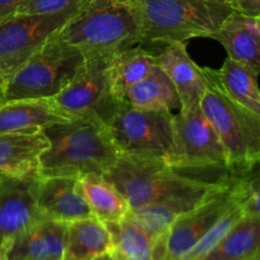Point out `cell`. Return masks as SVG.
I'll list each match as a JSON object with an SVG mask.
<instances>
[{
    "instance_id": "obj_1",
    "label": "cell",
    "mask_w": 260,
    "mask_h": 260,
    "mask_svg": "<svg viewBox=\"0 0 260 260\" xmlns=\"http://www.w3.org/2000/svg\"><path fill=\"white\" fill-rule=\"evenodd\" d=\"M48 147L41 154L38 175H104L119 157L106 124L94 117H76L42 129Z\"/></svg>"
},
{
    "instance_id": "obj_2",
    "label": "cell",
    "mask_w": 260,
    "mask_h": 260,
    "mask_svg": "<svg viewBox=\"0 0 260 260\" xmlns=\"http://www.w3.org/2000/svg\"><path fill=\"white\" fill-rule=\"evenodd\" d=\"M58 35L85 57H111L141 43L139 0H91Z\"/></svg>"
},
{
    "instance_id": "obj_3",
    "label": "cell",
    "mask_w": 260,
    "mask_h": 260,
    "mask_svg": "<svg viewBox=\"0 0 260 260\" xmlns=\"http://www.w3.org/2000/svg\"><path fill=\"white\" fill-rule=\"evenodd\" d=\"M124 197L131 210L169 198H205L220 182L185 177L165 161L119 155L116 164L103 175Z\"/></svg>"
},
{
    "instance_id": "obj_4",
    "label": "cell",
    "mask_w": 260,
    "mask_h": 260,
    "mask_svg": "<svg viewBox=\"0 0 260 260\" xmlns=\"http://www.w3.org/2000/svg\"><path fill=\"white\" fill-rule=\"evenodd\" d=\"M139 9L141 43L212 38L234 12L220 0H139Z\"/></svg>"
},
{
    "instance_id": "obj_5",
    "label": "cell",
    "mask_w": 260,
    "mask_h": 260,
    "mask_svg": "<svg viewBox=\"0 0 260 260\" xmlns=\"http://www.w3.org/2000/svg\"><path fill=\"white\" fill-rule=\"evenodd\" d=\"M58 33L5 80L4 102L53 98L78 75L85 56Z\"/></svg>"
},
{
    "instance_id": "obj_6",
    "label": "cell",
    "mask_w": 260,
    "mask_h": 260,
    "mask_svg": "<svg viewBox=\"0 0 260 260\" xmlns=\"http://www.w3.org/2000/svg\"><path fill=\"white\" fill-rule=\"evenodd\" d=\"M200 106L222 142L231 175L259 161L260 116L231 101L208 79Z\"/></svg>"
},
{
    "instance_id": "obj_7",
    "label": "cell",
    "mask_w": 260,
    "mask_h": 260,
    "mask_svg": "<svg viewBox=\"0 0 260 260\" xmlns=\"http://www.w3.org/2000/svg\"><path fill=\"white\" fill-rule=\"evenodd\" d=\"M172 112L146 111L119 101L106 122L119 155L144 157L174 165Z\"/></svg>"
},
{
    "instance_id": "obj_8",
    "label": "cell",
    "mask_w": 260,
    "mask_h": 260,
    "mask_svg": "<svg viewBox=\"0 0 260 260\" xmlns=\"http://www.w3.org/2000/svg\"><path fill=\"white\" fill-rule=\"evenodd\" d=\"M80 12L71 10L53 14L14 13L0 19V78L7 80Z\"/></svg>"
},
{
    "instance_id": "obj_9",
    "label": "cell",
    "mask_w": 260,
    "mask_h": 260,
    "mask_svg": "<svg viewBox=\"0 0 260 260\" xmlns=\"http://www.w3.org/2000/svg\"><path fill=\"white\" fill-rule=\"evenodd\" d=\"M175 170L217 169L229 172L228 156L217 132L200 107L173 117Z\"/></svg>"
},
{
    "instance_id": "obj_10",
    "label": "cell",
    "mask_w": 260,
    "mask_h": 260,
    "mask_svg": "<svg viewBox=\"0 0 260 260\" xmlns=\"http://www.w3.org/2000/svg\"><path fill=\"white\" fill-rule=\"evenodd\" d=\"M111 57H85L78 75L52 98L61 112L70 118L94 117L106 124L119 103L109 84Z\"/></svg>"
},
{
    "instance_id": "obj_11",
    "label": "cell",
    "mask_w": 260,
    "mask_h": 260,
    "mask_svg": "<svg viewBox=\"0 0 260 260\" xmlns=\"http://www.w3.org/2000/svg\"><path fill=\"white\" fill-rule=\"evenodd\" d=\"M235 201L230 174H228L217 189L174 221L167 236L164 260L182 259Z\"/></svg>"
},
{
    "instance_id": "obj_12",
    "label": "cell",
    "mask_w": 260,
    "mask_h": 260,
    "mask_svg": "<svg viewBox=\"0 0 260 260\" xmlns=\"http://www.w3.org/2000/svg\"><path fill=\"white\" fill-rule=\"evenodd\" d=\"M38 178L10 177L0 184V246L5 253L18 236L45 218L36 200Z\"/></svg>"
},
{
    "instance_id": "obj_13",
    "label": "cell",
    "mask_w": 260,
    "mask_h": 260,
    "mask_svg": "<svg viewBox=\"0 0 260 260\" xmlns=\"http://www.w3.org/2000/svg\"><path fill=\"white\" fill-rule=\"evenodd\" d=\"M36 200L38 210L45 218L69 223L94 217L79 189L78 177H40Z\"/></svg>"
},
{
    "instance_id": "obj_14",
    "label": "cell",
    "mask_w": 260,
    "mask_h": 260,
    "mask_svg": "<svg viewBox=\"0 0 260 260\" xmlns=\"http://www.w3.org/2000/svg\"><path fill=\"white\" fill-rule=\"evenodd\" d=\"M156 61L177 90L180 111L200 107L207 88V78L203 68H200L188 55L185 43H168V47L156 55Z\"/></svg>"
},
{
    "instance_id": "obj_15",
    "label": "cell",
    "mask_w": 260,
    "mask_h": 260,
    "mask_svg": "<svg viewBox=\"0 0 260 260\" xmlns=\"http://www.w3.org/2000/svg\"><path fill=\"white\" fill-rule=\"evenodd\" d=\"M52 98L17 99L0 103V134H36L51 124L70 121Z\"/></svg>"
},
{
    "instance_id": "obj_16",
    "label": "cell",
    "mask_w": 260,
    "mask_h": 260,
    "mask_svg": "<svg viewBox=\"0 0 260 260\" xmlns=\"http://www.w3.org/2000/svg\"><path fill=\"white\" fill-rule=\"evenodd\" d=\"M66 226L42 218L13 241L7 250L8 260H63Z\"/></svg>"
},
{
    "instance_id": "obj_17",
    "label": "cell",
    "mask_w": 260,
    "mask_h": 260,
    "mask_svg": "<svg viewBox=\"0 0 260 260\" xmlns=\"http://www.w3.org/2000/svg\"><path fill=\"white\" fill-rule=\"evenodd\" d=\"M229 57L260 74V28L256 18L233 12L212 36Z\"/></svg>"
},
{
    "instance_id": "obj_18",
    "label": "cell",
    "mask_w": 260,
    "mask_h": 260,
    "mask_svg": "<svg viewBox=\"0 0 260 260\" xmlns=\"http://www.w3.org/2000/svg\"><path fill=\"white\" fill-rule=\"evenodd\" d=\"M48 147L43 132L0 134V172L14 178L38 175L40 156Z\"/></svg>"
},
{
    "instance_id": "obj_19",
    "label": "cell",
    "mask_w": 260,
    "mask_h": 260,
    "mask_svg": "<svg viewBox=\"0 0 260 260\" xmlns=\"http://www.w3.org/2000/svg\"><path fill=\"white\" fill-rule=\"evenodd\" d=\"M205 75L226 96L260 116L258 74L248 66L228 57L218 70L203 68Z\"/></svg>"
},
{
    "instance_id": "obj_20",
    "label": "cell",
    "mask_w": 260,
    "mask_h": 260,
    "mask_svg": "<svg viewBox=\"0 0 260 260\" xmlns=\"http://www.w3.org/2000/svg\"><path fill=\"white\" fill-rule=\"evenodd\" d=\"M205 198H169L161 202L151 203L136 210H131L128 216L150 236L156 246V250L164 249L168 233L174 221L183 213L193 210Z\"/></svg>"
},
{
    "instance_id": "obj_21",
    "label": "cell",
    "mask_w": 260,
    "mask_h": 260,
    "mask_svg": "<svg viewBox=\"0 0 260 260\" xmlns=\"http://www.w3.org/2000/svg\"><path fill=\"white\" fill-rule=\"evenodd\" d=\"M112 238L106 223L96 217L69 222L63 260H96L109 254Z\"/></svg>"
},
{
    "instance_id": "obj_22",
    "label": "cell",
    "mask_w": 260,
    "mask_h": 260,
    "mask_svg": "<svg viewBox=\"0 0 260 260\" xmlns=\"http://www.w3.org/2000/svg\"><path fill=\"white\" fill-rule=\"evenodd\" d=\"M157 68L156 55L140 45L119 51L111 57L108 66L109 84L113 95L123 101L131 86L149 76Z\"/></svg>"
},
{
    "instance_id": "obj_23",
    "label": "cell",
    "mask_w": 260,
    "mask_h": 260,
    "mask_svg": "<svg viewBox=\"0 0 260 260\" xmlns=\"http://www.w3.org/2000/svg\"><path fill=\"white\" fill-rule=\"evenodd\" d=\"M203 260H260V217L244 215Z\"/></svg>"
},
{
    "instance_id": "obj_24",
    "label": "cell",
    "mask_w": 260,
    "mask_h": 260,
    "mask_svg": "<svg viewBox=\"0 0 260 260\" xmlns=\"http://www.w3.org/2000/svg\"><path fill=\"white\" fill-rule=\"evenodd\" d=\"M79 189L94 217L102 222H117L131 211L123 196L103 175L88 174L79 177Z\"/></svg>"
},
{
    "instance_id": "obj_25",
    "label": "cell",
    "mask_w": 260,
    "mask_h": 260,
    "mask_svg": "<svg viewBox=\"0 0 260 260\" xmlns=\"http://www.w3.org/2000/svg\"><path fill=\"white\" fill-rule=\"evenodd\" d=\"M123 101L135 108L146 111L172 112L173 109H180L177 90L159 65L149 76L131 86Z\"/></svg>"
},
{
    "instance_id": "obj_26",
    "label": "cell",
    "mask_w": 260,
    "mask_h": 260,
    "mask_svg": "<svg viewBox=\"0 0 260 260\" xmlns=\"http://www.w3.org/2000/svg\"><path fill=\"white\" fill-rule=\"evenodd\" d=\"M106 226L112 238L109 256L113 260H161L154 241L128 215Z\"/></svg>"
},
{
    "instance_id": "obj_27",
    "label": "cell",
    "mask_w": 260,
    "mask_h": 260,
    "mask_svg": "<svg viewBox=\"0 0 260 260\" xmlns=\"http://www.w3.org/2000/svg\"><path fill=\"white\" fill-rule=\"evenodd\" d=\"M230 178L233 193L244 215L260 217V160L240 174H230Z\"/></svg>"
},
{
    "instance_id": "obj_28",
    "label": "cell",
    "mask_w": 260,
    "mask_h": 260,
    "mask_svg": "<svg viewBox=\"0 0 260 260\" xmlns=\"http://www.w3.org/2000/svg\"><path fill=\"white\" fill-rule=\"evenodd\" d=\"M244 216L241 206L238 201L216 221L212 228L198 240V243L180 260H203L208 253L217 245L221 239L230 231V229Z\"/></svg>"
},
{
    "instance_id": "obj_29",
    "label": "cell",
    "mask_w": 260,
    "mask_h": 260,
    "mask_svg": "<svg viewBox=\"0 0 260 260\" xmlns=\"http://www.w3.org/2000/svg\"><path fill=\"white\" fill-rule=\"evenodd\" d=\"M91 0H25L15 13L20 14H53L76 10L80 12Z\"/></svg>"
},
{
    "instance_id": "obj_30",
    "label": "cell",
    "mask_w": 260,
    "mask_h": 260,
    "mask_svg": "<svg viewBox=\"0 0 260 260\" xmlns=\"http://www.w3.org/2000/svg\"><path fill=\"white\" fill-rule=\"evenodd\" d=\"M234 12L248 17L256 18L260 15V0H233L230 3Z\"/></svg>"
},
{
    "instance_id": "obj_31",
    "label": "cell",
    "mask_w": 260,
    "mask_h": 260,
    "mask_svg": "<svg viewBox=\"0 0 260 260\" xmlns=\"http://www.w3.org/2000/svg\"><path fill=\"white\" fill-rule=\"evenodd\" d=\"M25 0H0V19L14 14Z\"/></svg>"
},
{
    "instance_id": "obj_32",
    "label": "cell",
    "mask_w": 260,
    "mask_h": 260,
    "mask_svg": "<svg viewBox=\"0 0 260 260\" xmlns=\"http://www.w3.org/2000/svg\"><path fill=\"white\" fill-rule=\"evenodd\" d=\"M4 89H5V80L0 78V103L4 102Z\"/></svg>"
},
{
    "instance_id": "obj_33",
    "label": "cell",
    "mask_w": 260,
    "mask_h": 260,
    "mask_svg": "<svg viewBox=\"0 0 260 260\" xmlns=\"http://www.w3.org/2000/svg\"><path fill=\"white\" fill-rule=\"evenodd\" d=\"M8 178H10V175H8V174H5V173L0 172V184H2L3 182H5V180H7Z\"/></svg>"
},
{
    "instance_id": "obj_34",
    "label": "cell",
    "mask_w": 260,
    "mask_h": 260,
    "mask_svg": "<svg viewBox=\"0 0 260 260\" xmlns=\"http://www.w3.org/2000/svg\"><path fill=\"white\" fill-rule=\"evenodd\" d=\"M0 260H8L7 253H5V250L2 248V246H0Z\"/></svg>"
},
{
    "instance_id": "obj_35",
    "label": "cell",
    "mask_w": 260,
    "mask_h": 260,
    "mask_svg": "<svg viewBox=\"0 0 260 260\" xmlns=\"http://www.w3.org/2000/svg\"><path fill=\"white\" fill-rule=\"evenodd\" d=\"M96 260H113L111 258V256H109V254H107V255H103V256H101V258L99 259H96Z\"/></svg>"
},
{
    "instance_id": "obj_36",
    "label": "cell",
    "mask_w": 260,
    "mask_h": 260,
    "mask_svg": "<svg viewBox=\"0 0 260 260\" xmlns=\"http://www.w3.org/2000/svg\"><path fill=\"white\" fill-rule=\"evenodd\" d=\"M256 23H258V25L260 28V15H259V17H256Z\"/></svg>"
},
{
    "instance_id": "obj_37",
    "label": "cell",
    "mask_w": 260,
    "mask_h": 260,
    "mask_svg": "<svg viewBox=\"0 0 260 260\" xmlns=\"http://www.w3.org/2000/svg\"><path fill=\"white\" fill-rule=\"evenodd\" d=\"M220 2H225V3H229V4H230V3L233 2V0H220Z\"/></svg>"
}]
</instances>
